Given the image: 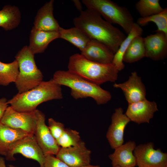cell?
Wrapping results in <instances>:
<instances>
[{
  "mask_svg": "<svg viewBox=\"0 0 167 167\" xmlns=\"http://www.w3.org/2000/svg\"><path fill=\"white\" fill-rule=\"evenodd\" d=\"M0 167H6L5 158L0 156Z\"/></svg>",
  "mask_w": 167,
  "mask_h": 167,
  "instance_id": "cell-33",
  "label": "cell"
},
{
  "mask_svg": "<svg viewBox=\"0 0 167 167\" xmlns=\"http://www.w3.org/2000/svg\"><path fill=\"white\" fill-rule=\"evenodd\" d=\"M35 111L19 112L8 106L0 122L11 127L21 130L29 135H34L36 122Z\"/></svg>",
  "mask_w": 167,
  "mask_h": 167,
  "instance_id": "cell-9",
  "label": "cell"
},
{
  "mask_svg": "<svg viewBox=\"0 0 167 167\" xmlns=\"http://www.w3.org/2000/svg\"><path fill=\"white\" fill-rule=\"evenodd\" d=\"M36 119L34 134L35 139L45 156L56 155L60 147L52 136L45 122V114L38 109L35 111Z\"/></svg>",
  "mask_w": 167,
  "mask_h": 167,
  "instance_id": "cell-10",
  "label": "cell"
},
{
  "mask_svg": "<svg viewBox=\"0 0 167 167\" xmlns=\"http://www.w3.org/2000/svg\"><path fill=\"white\" fill-rule=\"evenodd\" d=\"M91 151L82 141L78 145L60 148L56 157L70 167H81L90 165Z\"/></svg>",
  "mask_w": 167,
  "mask_h": 167,
  "instance_id": "cell-11",
  "label": "cell"
},
{
  "mask_svg": "<svg viewBox=\"0 0 167 167\" xmlns=\"http://www.w3.org/2000/svg\"><path fill=\"white\" fill-rule=\"evenodd\" d=\"M136 146L134 141L129 140L114 149L109 156L113 167H135L136 165L133 152Z\"/></svg>",
  "mask_w": 167,
  "mask_h": 167,
  "instance_id": "cell-18",
  "label": "cell"
},
{
  "mask_svg": "<svg viewBox=\"0 0 167 167\" xmlns=\"http://www.w3.org/2000/svg\"><path fill=\"white\" fill-rule=\"evenodd\" d=\"M19 73V65L15 59L10 63L0 61V85L6 86L15 82Z\"/></svg>",
  "mask_w": 167,
  "mask_h": 167,
  "instance_id": "cell-25",
  "label": "cell"
},
{
  "mask_svg": "<svg viewBox=\"0 0 167 167\" xmlns=\"http://www.w3.org/2000/svg\"><path fill=\"white\" fill-rule=\"evenodd\" d=\"M9 167H17V166L13 165H8Z\"/></svg>",
  "mask_w": 167,
  "mask_h": 167,
  "instance_id": "cell-35",
  "label": "cell"
},
{
  "mask_svg": "<svg viewBox=\"0 0 167 167\" xmlns=\"http://www.w3.org/2000/svg\"><path fill=\"white\" fill-rule=\"evenodd\" d=\"M73 2L74 3L75 5L78 10L80 12L83 11L82 4L79 0H73Z\"/></svg>",
  "mask_w": 167,
  "mask_h": 167,
  "instance_id": "cell-32",
  "label": "cell"
},
{
  "mask_svg": "<svg viewBox=\"0 0 167 167\" xmlns=\"http://www.w3.org/2000/svg\"><path fill=\"white\" fill-rule=\"evenodd\" d=\"M68 69L70 71L100 85L107 82H115L119 72L112 63L104 64L92 62L79 53L70 57Z\"/></svg>",
  "mask_w": 167,
  "mask_h": 167,
  "instance_id": "cell-4",
  "label": "cell"
},
{
  "mask_svg": "<svg viewBox=\"0 0 167 167\" xmlns=\"http://www.w3.org/2000/svg\"><path fill=\"white\" fill-rule=\"evenodd\" d=\"M17 153L36 161L40 167H44L45 156L34 135H28L16 142L11 148L5 157L8 161H14L15 160L14 155Z\"/></svg>",
  "mask_w": 167,
  "mask_h": 167,
  "instance_id": "cell-8",
  "label": "cell"
},
{
  "mask_svg": "<svg viewBox=\"0 0 167 167\" xmlns=\"http://www.w3.org/2000/svg\"><path fill=\"white\" fill-rule=\"evenodd\" d=\"M28 135L21 130L11 127L0 122V155L5 157L15 143Z\"/></svg>",
  "mask_w": 167,
  "mask_h": 167,
  "instance_id": "cell-20",
  "label": "cell"
},
{
  "mask_svg": "<svg viewBox=\"0 0 167 167\" xmlns=\"http://www.w3.org/2000/svg\"><path fill=\"white\" fill-rule=\"evenodd\" d=\"M53 80L61 86L63 85L71 89V96L78 99L90 97L98 105L107 103L112 96L108 91L100 85L90 82L68 70H58L54 74Z\"/></svg>",
  "mask_w": 167,
  "mask_h": 167,
  "instance_id": "cell-2",
  "label": "cell"
},
{
  "mask_svg": "<svg viewBox=\"0 0 167 167\" xmlns=\"http://www.w3.org/2000/svg\"><path fill=\"white\" fill-rule=\"evenodd\" d=\"M7 99L5 97L0 99V121L8 107Z\"/></svg>",
  "mask_w": 167,
  "mask_h": 167,
  "instance_id": "cell-31",
  "label": "cell"
},
{
  "mask_svg": "<svg viewBox=\"0 0 167 167\" xmlns=\"http://www.w3.org/2000/svg\"><path fill=\"white\" fill-rule=\"evenodd\" d=\"M56 141L60 148H65L76 146L82 141L78 131L65 128L61 136Z\"/></svg>",
  "mask_w": 167,
  "mask_h": 167,
  "instance_id": "cell-28",
  "label": "cell"
},
{
  "mask_svg": "<svg viewBox=\"0 0 167 167\" xmlns=\"http://www.w3.org/2000/svg\"><path fill=\"white\" fill-rule=\"evenodd\" d=\"M44 167H70L54 155L45 156Z\"/></svg>",
  "mask_w": 167,
  "mask_h": 167,
  "instance_id": "cell-30",
  "label": "cell"
},
{
  "mask_svg": "<svg viewBox=\"0 0 167 167\" xmlns=\"http://www.w3.org/2000/svg\"><path fill=\"white\" fill-rule=\"evenodd\" d=\"M156 32L143 38L145 57L155 61L162 60L167 55V36L162 32Z\"/></svg>",
  "mask_w": 167,
  "mask_h": 167,
  "instance_id": "cell-15",
  "label": "cell"
},
{
  "mask_svg": "<svg viewBox=\"0 0 167 167\" xmlns=\"http://www.w3.org/2000/svg\"><path fill=\"white\" fill-rule=\"evenodd\" d=\"M21 13L18 7L7 5L0 11V27L6 31L12 30L20 23Z\"/></svg>",
  "mask_w": 167,
  "mask_h": 167,
  "instance_id": "cell-23",
  "label": "cell"
},
{
  "mask_svg": "<svg viewBox=\"0 0 167 167\" xmlns=\"http://www.w3.org/2000/svg\"><path fill=\"white\" fill-rule=\"evenodd\" d=\"M73 23L75 27L81 29L91 39L106 45L114 54L126 36L92 10L87 9L82 11L79 16L74 19Z\"/></svg>",
  "mask_w": 167,
  "mask_h": 167,
  "instance_id": "cell-1",
  "label": "cell"
},
{
  "mask_svg": "<svg viewBox=\"0 0 167 167\" xmlns=\"http://www.w3.org/2000/svg\"><path fill=\"white\" fill-rule=\"evenodd\" d=\"M145 57L143 38L141 36L135 37L130 43L123 57V62L132 63Z\"/></svg>",
  "mask_w": 167,
  "mask_h": 167,
  "instance_id": "cell-24",
  "label": "cell"
},
{
  "mask_svg": "<svg viewBox=\"0 0 167 167\" xmlns=\"http://www.w3.org/2000/svg\"><path fill=\"white\" fill-rule=\"evenodd\" d=\"M133 153L138 167H167V153L155 149L152 142L136 146Z\"/></svg>",
  "mask_w": 167,
  "mask_h": 167,
  "instance_id": "cell-7",
  "label": "cell"
},
{
  "mask_svg": "<svg viewBox=\"0 0 167 167\" xmlns=\"http://www.w3.org/2000/svg\"><path fill=\"white\" fill-rule=\"evenodd\" d=\"M87 9L94 10L110 23L120 26L126 34L131 31L134 23L133 18L125 7L110 0H82Z\"/></svg>",
  "mask_w": 167,
  "mask_h": 167,
  "instance_id": "cell-6",
  "label": "cell"
},
{
  "mask_svg": "<svg viewBox=\"0 0 167 167\" xmlns=\"http://www.w3.org/2000/svg\"><path fill=\"white\" fill-rule=\"evenodd\" d=\"M48 127L52 136L56 140L61 136L65 128L62 123L57 122L52 118L48 120Z\"/></svg>",
  "mask_w": 167,
  "mask_h": 167,
  "instance_id": "cell-29",
  "label": "cell"
},
{
  "mask_svg": "<svg viewBox=\"0 0 167 167\" xmlns=\"http://www.w3.org/2000/svg\"><path fill=\"white\" fill-rule=\"evenodd\" d=\"M63 98L61 86L52 79L42 81L34 88L25 92L18 93L7 101L15 110L21 112L34 111L40 104L53 100Z\"/></svg>",
  "mask_w": 167,
  "mask_h": 167,
  "instance_id": "cell-3",
  "label": "cell"
},
{
  "mask_svg": "<svg viewBox=\"0 0 167 167\" xmlns=\"http://www.w3.org/2000/svg\"><path fill=\"white\" fill-rule=\"evenodd\" d=\"M86 59L99 63H112L114 53L105 44L96 40H91L80 54Z\"/></svg>",
  "mask_w": 167,
  "mask_h": 167,
  "instance_id": "cell-16",
  "label": "cell"
},
{
  "mask_svg": "<svg viewBox=\"0 0 167 167\" xmlns=\"http://www.w3.org/2000/svg\"><path fill=\"white\" fill-rule=\"evenodd\" d=\"M135 8L142 18L158 13L164 9L159 0H140L136 3Z\"/></svg>",
  "mask_w": 167,
  "mask_h": 167,
  "instance_id": "cell-27",
  "label": "cell"
},
{
  "mask_svg": "<svg viewBox=\"0 0 167 167\" xmlns=\"http://www.w3.org/2000/svg\"><path fill=\"white\" fill-rule=\"evenodd\" d=\"M58 38V32L40 30L33 27L31 31L28 47L34 54L42 53L44 52L50 43Z\"/></svg>",
  "mask_w": 167,
  "mask_h": 167,
  "instance_id": "cell-19",
  "label": "cell"
},
{
  "mask_svg": "<svg viewBox=\"0 0 167 167\" xmlns=\"http://www.w3.org/2000/svg\"><path fill=\"white\" fill-rule=\"evenodd\" d=\"M113 87L119 88L123 91L128 104L138 102L146 99V89L141 78L136 71L132 72L126 81L115 84Z\"/></svg>",
  "mask_w": 167,
  "mask_h": 167,
  "instance_id": "cell-13",
  "label": "cell"
},
{
  "mask_svg": "<svg viewBox=\"0 0 167 167\" xmlns=\"http://www.w3.org/2000/svg\"><path fill=\"white\" fill-rule=\"evenodd\" d=\"M54 1L45 3L38 11L35 18L33 27L46 31L58 32L61 27L53 15Z\"/></svg>",
  "mask_w": 167,
  "mask_h": 167,
  "instance_id": "cell-17",
  "label": "cell"
},
{
  "mask_svg": "<svg viewBox=\"0 0 167 167\" xmlns=\"http://www.w3.org/2000/svg\"><path fill=\"white\" fill-rule=\"evenodd\" d=\"M81 167H100V166L98 165H90L87 166Z\"/></svg>",
  "mask_w": 167,
  "mask_h": 167,
  "instance_id": "cell-34",
  "label": "cell"
},
{
  "mask_svg": "<svg viewBox=\"0 0 167 167\" xmlns=\"http://www.w3.org/2000/svg\"><path fill=\"white\" fill-rule=\"evenodd\" d=\"M157 111L156 103L146 99L128 104L125 114L131 121L139 124L144 123H149L154 113Z\"/></svg>",
  "mask_w": 167,
  "mask_h": 167,
  "instance_id": "cell-14",
  "label": "cell"
},
{
  "mask_svg": "<svg viewBox=\"0 0 167 167\" xmlns=\"http://www.w3.org/2000/svg\"><path fill=\"white\" fill-rule=\"evenodd\" d=\"M150 22L156 25L157 28L155 32H161L167 36V8H164L163 11L158 13L144 18L140 17L137 20L139 26H144Z\"/></svg>",
  "mask_w": 167,
  "mask_h": 167,
  "instance_id": "cell-26",
  "label": "cell"
},
{
  "mask_svg": "<svg viewBox=\"0 0 167 167\" xmlns=\"http://www.w3.org/2000/svg\"><path fill=\"white\" fill-rule=\"evenodd\" d=\"M111 118L106 137L111 148L114 149L123 144L125 129L131 121L121 107L115 109Z\"/></svg>",
  "mask_w": 167,
  "mask_h": 167,
  "instance_id": "cell-12",
  "label": "cell"
},
{
  "mask_svg": "<svg viewBox=\"0 0 167 167\" xmlns=\"http://www.w3.org/2000/svg\"><path fill=\"white\" fill-rule=\"evenodd\" d=\"M34 54L28 46H24L15 56L19 73L15 82L18 93H22L38 86L43 81V76L37 67Z\"/></svg>",
  "mask_w": 167,
  "mask_h": 167,
  "instance_id": "cell-5",
  "label": "cell"
},
{
  "mask_svg": "<svg viewBox=\"0 0 167 167\" xmlns=\"http://www.w3.org/2000/svg\"><path fill=\"white\" fill-rule=\"evenodd\" d=\"M143 30L141 26L134 22L131 29L127 36L122 42L118 50L114 54L112 63L119 71L125 67L123 59L124 53L132 40L136 36H141Z\"/></svg>",
  "mask_w": 167,
  "mask_h": 167,
  "instance_id": "cell-21",
  "label": "cell"
},
{
  "mask_svg": "<svg viewBox=\"0 0 167 167\" xmlns=\"http://www.w3.org/2000/svg\"><path fill=\"white\" fill-rule=\"evenodd\" d=\"M59 38L73 44L82 51L91 40L79 28L74 27L69 29L60 27L58 31Z\"/></svg>",
  "mask_w": 167,
  "mask_h": 167,
  "instance_id": "cell-22",
  "label": "cell"
},
{
  "mask_svg": "<svg viewBox=\"0 0 167 167\" xmlns=\"http://www.w3.org/2000/svg\"><path fill=\"white\" fill-rule=\"evenodd\" d=\"M114 167H120L119 166H115Z\"/></svg>",
  "mask_w": 167,
  "mask_h": 167,
  "instance_id": "cell-36",
  "label": "cell"
}]
</instances>
